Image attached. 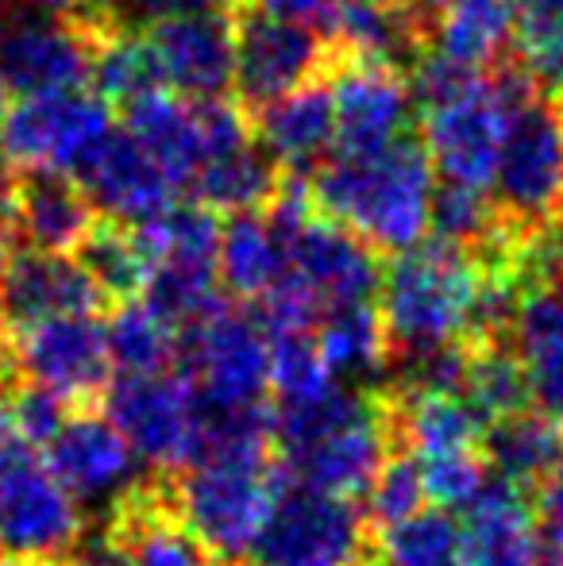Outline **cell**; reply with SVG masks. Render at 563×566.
I'll list each match as a JSON object with an SVG mask.
<instances>
[{"label":"cell","instance_id":"6da1fadb","mask_svg":"<svg viewBox=\"0 0 563 566\" xmlns=\"http://www.w3.org/2000/svg\"><path fill=\"white\" fill-rule=\"evenodd\" d=\"M274 440L285 467L305 490L332 497H363L375 482L394 436V401L383 394L324 389L309 401H290L274 417Z\"/></svg>","mask_w":563,"mask_h":566},{"label":"cell","instance_id":"7a4b0ae2","mask_svg":"<svg viewBox=\"0 0 563 566\" xmlns=\"http://www.w3.org/2000/svg\"><path fill=\"white\" fill-rule=\"evenodd\" d=\"M436 170L421 143L394 139L367 155H340L316 174L313 201L375 251H406L421 243L432 220Z\"/></svg>","mask_w":563,"mask_h":566},{"label":"cell","instance_id":"3957f363","mask_svg":"<svg viewBox=\"0 0 563 566\" xmlns=\"http://www.w3.org/2000/svg\"><path fill=\"white\" fill-rule=\"evenodd\" d=\"M482 285V262L456 243H414L383 277V324L390 350L406 358L467 343Z\"/></svg>","mask_w":563,"mask_h":566},{"label":"cell","instance_id":"277c9868","mask_svg":"<svg viewBox=\"0 0 563 566\" xmlns=\"http://www.w3.org/2000/svg\"><path fill=\"white\" fill-rule=\"evenodd\" d=\"M282 501L279 467L267 451H209L178 482V516L220 559H243Z\"/></svg>","mask_w":563,"mask_h":566},{"label":"cell","instance_id":"5b68a950","mask_svg":"<svg viewBox=\"0 0 563 566\" xmlns=\"http://www.w3.org/2000/svg\"><path fill=\"white\" fill-rule=\"evenodd\" d=\"M267 217L285 235V254H290L285 277L298 282L321 308L371 301V293L383 285L375 247L340 220L324 217L309 189L274 193Z\"/></svg>","mask_w":563,"mask_h":566},{"label":"cell","instance_id":"8992f818","mask_svg":"<svg viewBox=\"0 0 563 566\" xmlns=\"http://www.w3.org/2000/svg\"><path fill=\"white\" fill-rule=\"evenodd\" d=\"M494 201L513 231H541L563 220V101L536 93L513 108L502 158L494 170Z\"/></svg>","mask_w":563,"mask_h":566},{"label":"cell","instance_id":"52a82bcc","mask_svg":"<svg viewBox=\"0 0 563 566\" xmlns=\"http://www.w3.org/2000/svg\"><path fill=\"white\" fill-rule=\"evenodd\" d=\"M85 516L35 443L0 462V555L15 563H54L82 544Z\"/></svg>","mask_w":563,"mask_h":566},{"label":"cell","instance_id":"ba28073f","mask_svg":"<svg viewBox=\"0 0 563 566\" xmlns=\"http://www.w3.org/2000/svg\"><path fill=\"white\" fill-rule=\"evenodd\" d=\"M108 132L113 119L93 93H31L12 101L0 127V155L28 174H77Z\"/></svg>","mask_w":563,"mask_h":566},{"label":"cell","instance_id":"9c48e42d","mask_svg":"<svg viewBox=\"0 0 563 566\" xmlns=\"http://www.w3.org/2000/svg\"><path fill=\"white\" fill-rule=\"evenodd\" d=\"M108 420L139 462L158 470L189 467L201 448V397L194 381L170 370L124 374L108 389Z\"/></svg>","mask_w":563,"mask_h":566},{"label":"cell","instance_id":"30bf717a","mask_svg":"<svg viewBox=\"0 0 563 566\" xmlns=\"http://www.w3.org/2000/svg\"><path fill=\"white\" fill-rule=\"evenodd\" d=\"M248 555L251 566H371L367 521L347 497L301 485L279 501Z\"/></svg>","mask_w":563,"mask_h":566},{"label":"cell","instance_id":"8fae6325","mask_svg":"<svg viewBox=\"0 0 563 566\" xmlns=\"http://www.w3.org/2000/svg\"><path fill=\"white\" fill-rule=\"evenodd\" d=\"M186 378L194 381L205 409L263 405L271 386V336L263 321L217 305L209 316L189 324Z\"/></svg>","mask_w":563,"mask_h":566},{"label":"cell","instance_id":"7c38bea8","mask_svg":"<svg viewBox=\"0 0 563 566\" xmlns=\"http://www.w3.org/2000/svg\"><path fill=\"white\" fill-rule=\"evenodd\" d=\"M97 39L59 12H20L0 20V82L15 97L85 90L93 82Z\"/></svg>","mask_w":563,"mask_h":566},{"label":"cell","instance_id":"4fadbf2b","mask_svg":"<svg viewBox=\"0 0 563 566\" xmlns=\"http://www.w3.org/2000/svg\"><path fill=\"white\" fill-rule=\"evenodd\" d=\"M12 358L31 386L62 397L66 405L97 397L113 370L108 336L93 313L46 316L12 328Z\"/></svg>","mask_w":563,"mask_h":566},{"label":"cell","instance_id":"5bb4252c","mask_svg":"<svg viewBox=\"0 0 563 566\" xmlns=\"http://www.w3.org/2000/svg\"><path fill=\"white\" fill-rule=\"evenodd\" d=\"M150 62L158 90L186 101H212L232 90L236 77V28L220 12H189L147 23Z\"/></svg>","mask_w":563,"mask_h":566},{"label":"cell","instance_id":"9a60e30c","mask_svg":"<svg viewBox=\"0 0 563 566\" xmlns=\"http://www.w3.org/2000/svg\"><path fill=\"white\" fill-rule=\"evenodd\" d=\"M329 62V46L309 23L256 12L236 28V77L243 101H267L309 85Z\"/></svg>","mask_w":563,"mask_h":566},{"label":"cell","instance_id":"2e32d148","mask_svg":"<svg viewBox=\"0 0 563 566\" xmlns=\"http://www.w3.org/2000/svg\"><path fill=\"white\" fill-rule=\"evenodd\" d=\"M74 178L82 181L93 209L128 228L147 224L178 197V181L132 132H108Z\"/></svg>","mask_w":563,"mask_h":566},{"label":"cell","instance_id":"e0dca14e","mask_svg":"<svg viewBox=\"0 0 563 566\" xmlns=\"http://www.w3.org/2000/svg\"><path fill=\"white\" fill-rule=\"evenodd\" d=\"M340 155H367L390 147L414 124V85L386 62H347L332 82Z\"/></svg>","mask_w":563,"mask_h":566},{"label":"cell","instance_id":"ac0fdd59","mask_svg":"<svg viewBox=\"0 0 563 566\" xmlns=\"http://www.w3.org/2000/svg\"><path fill=\"white\" fill-rule=\"evenodd\" d=\"M43 448L46 467L77 501H121L136 490L139 454L108 417H66Z\"/></svg>","mask_w":563,"mask_h":566},{"label":"cell","instance_id":"d6986e66","mask_svg":"<svg viewBox=\"0 0 563 566\" xmlns=\"http://www.w3.org/2000/svg\"><path fill=\"white\" fill-rule=\"evenodd\" d=\"M101 285L82 266V259H70L62 251H23L12 254L0 282V321L8 328L46 321L66 313H93L101 305Z\"/></svg>","mask_w":563,"mask_h":566},{"label":"cell","instance_id":"ffe728a7","mask_svg":"<svg viewBox=\"0 0 563 566\" xmlns=\"http://www.w3.org/2000/svg\"><path fill=\"white\" fill-rule=\"evenodd\" d=\"M533 490L494 474L463 505L459 566H533Z\"/></svg>","mask_w":563,"mask_h":566},{"label":"cell","instance_id":"44dd1931","mask_svg":"<svg viewBox=\"0 0 563 566\" xmlns=\"http://www.w3.org/2000/svg\"><path fill=\"white\" fill-rule=\"evenodd\" d=\"M336 51L355 62L406 66L425 54L428 23L409 0H336L324 15Z\"/></svg>","mask_w":563,"mask_h":566},{"label":"cell","instance_id":"7402d4cb","mask_svg":"<svg viewBox=\"0 0 563 566\" xmlns=\"http://www.w3.org/2000/svg\"><path fill=\"white\" fill-rule=\"evenodd\" d=\"M259 108H263L259 113V147L282 170H313L336 147L332 93L321 90V85L309 82Z\"/></svg>","mask_w":563,"mask_h":566},{"label":"cell","instance_id":"603a6c76","mask_svg":"<svg viewBox=\"0 0 563 566\" xmlns=\"http://www.w3.org/2000/svg\"><path fill=\"white\" fill-rule=\"evenodd\" d=\"M108 544L128 566H212V552L158 493H124Z\"/></svg>","mask_w":563,"mask_h":566},{"label":"cell","instance_id":"cb8c5ba5","mask_svg":"<svg viewBox=\"0 0 563 566\" xmlns=\"http://www.w3.org/2000/svg\"><path fill=\"white\" fill-rule=\"evenodd\" d=\"M93 201L74 174H31L15 186L12 220L35 251H77L93 235Z\"/></svg>","mask_w":563,"mask_h":566},{"label":"cell","instance_id":"d4e9b609","mask_svg":"<svg viewBox=\"0 0 563 566\" xmlns=\"http://www.w3.org/2000/svg\"><path fill=\"white\" fill-rule=\"evenodd\" d=\"M510 343L525 363L533 401L563 417V285H529L521 293Z\"/></svg>","mask_w":563,"mask_h":566},{"label":"cell","instance_id":"484cf974","mask_svg":"<svg viewBox=\"0 0 563 566\" xmlns=\"http://www.w3.org/2000/svg\"><path fill=\"white\" fill-rule=\"evenodd\" d=\"M482 459L494 474L536 490L563 459V417L529 405L482 428Z\"/></svg>","mask_w":563,"mask_h":566},{"label":"cell","instance_id":"4316f807","mask_svg":"<svg viewBox=\"0 0 563 566\" xmlns=\"http://www.w3.org/2000/svg\"><path fill=\"white\" fill-rule=\"evenodd\" d=\"M285 270H290V254H285V235L274 228V220L259 209L232 212L217 243L220 285L243 301H263L285 277Z\"/></svg>","mask_w":563,"mask_h":566},{"label":"cell","instance_id":"83f0119b","mask_svg":"<svg viewBox=\"0 0 563 566\" xmlns=\"http://www.w3.org/2000/svg\"><path fill=\"white\" fill-rule=\"evenodd\" d=\"M513 8L510 0H451L432 15L428 39L432 51L459 66L487 70L513 51Z\"/></svg>","mask_w":563,"mask_h":566},{"label":"cell","instance_id":"f1b7e54d","mask_svg":"<svg viewBox=\"0 0 563 566\" xmlns=\"http://www.w3.org/2000/svg\"><path fill=\"white\" fill-rule=\"evenodd\" d=\"M189 189L212 212H251L263 209L279 193V166L271 163V155L251 135V139L205 158L201 170L189 181Z\"/></svg>","mask_w":563,"mask_h":566},{"label":"cell","instance_id":"f546056e","mask_svg":"<svg viewBox=\"0 0 563 566\" xmlns=\"http://www.w3.org/2000/svg\"><path fill=\"white\" fill-rule=\"evenodd\" d=\"M321 347L324 366L332 378H363V374L383 370L390 355V336H386L383 313L371 308V301H352V305H332L321 316V328L313 332Z\"/></svg>","mask_w":563,"mask_h":566},{"label":"cell","instance_id":"4dcf8cb0","mask_svg":"<svg viewBox=\"0 0 563 566\" xmlns=\"http://www.w3.org/2000/svg\"><path fill=\"white\" fill-rule=\"evenodd\" d=\"M136 235L150 266H217L220 224L209 205H178L136 224Z\"/></svg>","mask_w":563,"mask_h":566},{"label":"cell","instance_id":"1f68e13d","mask_svg":"<svg viewBox=\"0 0 563 566\" xmlns=\"http://www.w3.org/2000/svg\"><path fill=\"white\" fill-rule=\"evenodd\" d=\"M463 397L482 424L510 412L529 409L533 401V386H529L525 363L518 358L510 339L498 343H471V363H467Z\"/></svg>","mask_w":563,"mask_h":566},{"label":"cell","instance_id":"d6a6232c","mask_svg":"<svg viewBox=\"0 0 563 566\" xmlns=\"http://www.w3.org/2000/svg\"><path fill=\"white\" fill-rule=\"evenodd\" d=\"M105 336L113 366H121L124 374L170 370L174 355H178V324L166 313H158L150 301L124 305L105 328Z\"/></svg>","mask_w":563,"mask_h":566},{"label":"cell","instance_id":"836d02e7","mask_svg":"<svg viewBox=\"0 0 563 566\" xmlns=\"http://www.w3.org/2000/svg\"><path fill=\"white\" fill-rule=\"evenodd\" d=\"M459 524L444 509L409 513L386 524L371 566H459Z\"/></svg>","mask_w":563,"mask_h":566},{"label":"cell","instance_id":"e575fe53","mask_svg":"<svg viewBox=\"0 0 563 566\" xmlns=\"http://www.w3.org/2000/svg\"><path fill=\"white\" fill-rule=\"evenodd\" d=\"M428 228L444 243H456L471 254H482L498 243V235L505 231V220L498 212V201L487 197V189L444 181L432 193V220H428Z\"/></svg>","mask_w":563,"mask_h":566},{"label":"cell","instance_id":"d590c367","mask_svg":"<svg viewBox=\"0 0 563 566\" xmlns=\"http://www.w3.org/2000/svg\"><path fill=\"white\" fill-rule=\"evenodd\" d=\"M77 251H82V266L90 270L105 297H136L147 285V254H143L136 228H93V235Z\"/></svg>","mask_w":563,"mask_h":566},{"label":"cell","instance_id":"8d00e7d4","mask_svg":"<svg viewBox=\"0 0 563 566\" xmlns=\"http://www.w3.org/2000/svg\"><path fill=\"white\" fill-rule=\"evenodd\" d=\"M267 336H271V386L279 389L282 405L309 401L332 389V370L324 366L313 328H285Z\"/></svg>","mask_w":563,"mask_h":566},{"label":"cell","instance_id":"74e56055","mask_svg":"<svg viewBox=\"0 0 563 566\" xmlns=\"http://www.w3.org/2000/svg\"><path fill=\"white\" fill-rule=\"evenodd\" d=\"M93 82L116 105H128L143 93L158 90L147 39L132 35V31H113L108 39H101L97 54H93Z\"/></svg>","mask_w":563,"mask_h":566},{"label":"cell","instance_id":"f35d334b","mask_svg":"<svg viewBox=\"0 0 563 566\" xmlns=\"http://www.w3.org/2000/svg\"><path fill=\"white\" fill-rule=\"evenodd\" d=\"M425 501V478L417 467L414 454H398V459H386L378 467L375 482L367 485V505H371V521L375 524H394L402 516L417 513Z\"/></svg>","mask_w":563,"mask_h":566},{"label":"cell","instance_id":"ab89813d","mask_svg":"<svg viewBox=\"0 0 563 566\" xmlns=\"http://www.w3.org/2000/svg\"><path fill=\"white\" fill-rule=\"evenodd\" d=\"M425 478V497H432L440 509H463L475 497V490L487 478V459L482 451H456L436 454V459H417Z\"/></svg>","mask_w":563,"mask_h":566},{"label":"cell","instance_id":"60d3db41","mask_svg":"<svg viewBox=\"0 0 563 566\" xmlns=\"http://www.w3.org/2000/svg\"><path fill=\"white\" fill-rule=\"evenodd\" d=\"M8 412H12L15 428L39 448V443H46L62 428V420H66V401L28 381V389H20V394L8 401Z\"/></svg>","mask_w":563,"mask_h":566},{"label":"cell","instance_id":"b9f144b4","mask_svg":"<svg viewBox=\"0 0 563 566\" xmlns=\"http://www.w3.org/2000/svg\"><path fill=\"white\" fill-rule=\"evenodd\" d=\"M113 20L121 23H158L170 15H189V12H220L228 0H105Z\"/></svg>","mask_w":563,"mask_h":566},{"label":"cell","instance_id":"7bdbcfd3","mask_svg":"<svg viewBox=\"0 0 563 566\" xmlns=\"http://www.w3.org/2000/svg\"><path fill=\"white\" fill-rule=\"evenodd\" d=\"M259 12L282 15V20H298V23H316L329 15V8L336 0H256Z\"/></svg>","mask_w":563,"mask_h":566},{"label":"cell","instance_id":"ee69618b","mask_svg":"<svg viewBox=\"0 0 563 566\" xmlns=\"http://www.w3.org/2000/svg\"><path fill=\"white\" fill-rule=\"evenodd\" d=\"M536 513H541V521L556 524L563 532V459H560V467L536 485Z\"/></svg>","mask_w":563,"mask_h":566},{"label":"cell","instance_id":"f6af8a7d","mask_svg":"<svg viewBox=\"0 0 563 566\" xmlns=\"http://www.w3.org/2000/svg\"><path fill=\"white\" fill-rule=\"evenodd\" d=\"M513 20L536 23V20H563V0H510Z\"/></svg>","mask_w":563,"mask_h":566},{"label":"cell","instance_id":"bcb514c9","mask_svg":"<svg viewBox=\"0 0 563 566\" xmlns=\"http://www.w3.org/2000/svg\"><path fill=\"white\" fill-rule=\"evenodd\" d=\"M12 209H15V178H12V163L0 155V228L12 220Z\"/></svg>","mask_w":563,"mask_h":566},{"label":"cell","instance_id":"7dc6e473","mask_svg":"<svg viewBox=\"0 0 563 566\" xmlns=\"http://www.w3.org/2000/svg\"><path fill=\"white\" fill-rule=\"evenodd\" d=\"M70 566H128V563H124V555L116 552L113 544H108V547H97L93 555H85V559L70 563Z\"/></svg>","mask_w":563,"mask_h":566},{"label":"cell","instance_id":"c3c4849f","mask_svg":"<svg viewBox=\"0 0 563 566\" xmlns=\"http://www.w3.org/2000/svg\"><path fill=\"white\" fill-rule=\"evenodd\" d=\"M31 8H39V12H59V15H70V12H82L90 0H28Z\"/></svg>","mask_w":563,"mask_h":566},{"label":"cell","instance_id":"681fc988","mask_svg":"<svg viewBox=\"0 0 563 566\" xmlns=\"http://www.w3.org/2000/svg\"><path fill=\"white\" fill-rule=\"evenodd\" d=\"M409 4H414V12L421 15L425 23H432V15H436V12H444V8H448L451 0H409Z\"/></svg>","mask_w":563,"mask_h":566},{"label":"cell","instance_id":"f907efd6","mask_svg":"<svg viewBox=\"0 0 563 566\" xmlns=\"http://www.w3.org/2000/svg\"><path fill=\"white\" fill-rule=\"evenodd\" d=\"M12 101H15V93L8 90L4 82H0V127H4V119H8V113H12Z\"/></svg>","mask_w":563,"mask_h":566},{"label":"cell","instance_id":"816d5d0a","mask_svg":"<svg viewBox=\"0 0 563 566\" xmlns=\"http://www.w3.org/2000/svg\"><path fill=\"white\" fill-rule=\"evenodd\" d=\"M8 262H12V243H8L4 228H0V282H4V270H8Z\"/></svg>","mask_w":563,"mask_h":566},{"label":"cell","instance_id":"f5cc1de1","mask_svg":"<svg viewBox=\"0 0 563 566\" xmlns=\"http://www.w3.org/2000/svg\"><path fill=\"white\" fill-rule=\"evenodd\" d=\"M0 566H20L15 559H8V555H0Z\"/></svg>","mask_w":563,"mask_h":566},{"label":"cell","instance_id":"db71d44e","mask_svg":"<svg viewBox=\"0 0 563 566\" xmlns=\"http://www.w3.org/2000/svg\"><path fill=\"white\" fill-rule=\"evenodd\" d=\"M4 4H8V0H0V8H4Z\"/></svg>","mask_w":563,"mask_h":566},{"label":"cell","instance_id":"11a10c76","mask_svg":"<svg viewBox=\"0 0 563 566\" xmlns=\"http://www.w3.org/2000/svg\"><path fill=\"white\" fill-rule=\"evenodd\" d=\"M560 285H563V282H560Z\"/></svg>","mask_w":563,"mask_h":566}]
</instances>
